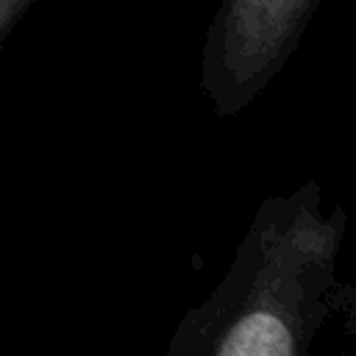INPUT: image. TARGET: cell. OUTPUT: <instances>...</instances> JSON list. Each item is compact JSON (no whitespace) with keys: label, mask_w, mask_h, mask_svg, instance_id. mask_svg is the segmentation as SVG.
Masks as SVG:
<instances>
[{"label":"cell","mask_w":356,"mask_h":356,"mask_svg":"<svg viewBox=\"0 0 356 356\" xmlns=\"http://www.w3.org/2000/svg\"><path fill=\"white\" fill-rule=\"evenodd\" d=\"M345 225V209L323 214L314 181L267 197L164 356H309L331 317L356 325V284L337 273Z\"/></svg>","instance_id":"obj_1"},{"label":"cell","mask_w":356,"mask_h":356,"mask_svg":"<svg viewBox=\"0 0 356 356\" xmlns=\"http://www.w3.org/2000/svg\"><path fill=\"white\" fill-rule=\"evenodd\" d=\"M320 0H220L200 47V89L220 117L248 108L286 67Z\"/></svg>","instance_id":"obj_2"},{"label":"cell","mask_w":356,"mask_h":356,"mask_svg":"<svg viewBox=\"0 0 356 356\" xmlns=\"http://www.w3.org/2000/svg\"><path fill=\"white\" fill-rule=\"evenodd\" d=\"M33 6L36 0H0V44Z\"/></svg>","instance_id":"obj_3"}]
</instances>
